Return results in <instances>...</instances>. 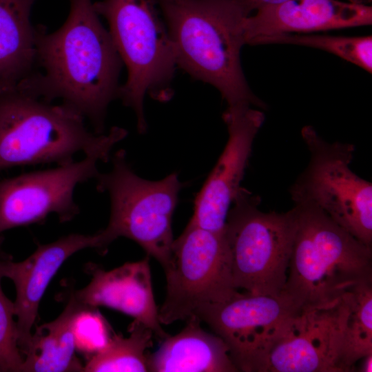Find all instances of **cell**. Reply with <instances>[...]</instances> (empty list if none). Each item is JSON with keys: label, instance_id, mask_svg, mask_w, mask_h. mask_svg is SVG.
<instances>
[{"label": "cell", "instance_id": "obj_16", "mask_svg": "<svg viewBox=\"0 0 372 372\" xmlns=\"http://www.w3.org/2000/svg\"><path fill=\"white\" fill-rule=\"evenodd\" d=\"M88 270L92 274L89 284L72 294L78 303L92 308L103 306L130 316L161 340L168 335L159 320L149 257L109 271L91 265Z\"/></svg>", "mask_w": 372, "mask_h": 372}, {"label": "cell", "instance_id": "obj_6", "mask_svg": "<svg viewBox=\"0 0 372 372\" xmlns=\"http://www.w3.org/2000/svg\"><path fill=\"white\" fill-rule=\"evenodd\" d=\"M112 169L99 173L96 189L107 192L111 213L107 227L98 231L102 253L119 237L131 239L164 268L174 241L172 221L182 188L175 172L159 180H149L135 174L124 149L111 158Z\"/></svg>", "mask_w": 372, "mask_h": 372}, {"label": "cell", "instance_id": "obj_27", "mask_svg": "<svg viewBox=\"0 0 372 372\" xmlns=\"http://www.w3.org/2000/svg\"><path fill=\"white\" fill-rule=\"evenodd\" d=\"M349 2L358 3V4H365L369 5L371 3L372 0H348Z\"/></svg>", "mask_w": 372, "mask_h": 372}, {"label": "cell", "instance_id": "obj_2", "mask_svg": "<svg viewBox=\"0 0 372 372\" xmlns=\"http://www.w3.org/2000/svg\"><path fill=\"white\" fill-rule=\"evenodd\" d=\"M172 43L177 67L214 87L228 106L265 104L242 71L243 21L236 0H156Z\"/></svg>", "mask_w": 372, "mask_h": 372}, {"label": "cell", "instance_id": "obj_1", "mask_svg": "<svg viewBox=\"0 0 372 372\" xmlns=\"http://www.w3.org/2000/svg\"><path fill=\"white\" fill-rule=\"evenodd\" d=\"M69 14L52 33L42 28L37 69L19 87L47 102L62 104L104 134L109 105L118 99L123 61L92 0H70Z\"/></svg>", "mask_w": 372, "mask_h": 372}, {"label": "cell", "instance_id": "obj_13", "mask_svg": "<svg viewBox=\"0 0 372 372\" xmlns=\"http://www.w3.org/2000/svg\"><path fill=\"white\" fill-rule=\"evenodd\" d=\"M338 302L297 313L263 358L258 372H343Z\"/></svg>", "mask_w": 372, "mask_h": 372}, {"label": "cell", "instance_id": "obj_24", "mask_svg": "<svg viewBox=\"0 0 372 372\" xmlns=\"http://www.w3.org/2000/svg\"><path fill=\"white\" fill-rule=\"evenodd\" d=\"M94 309L83 307L74 323L76 349L92 355L102 350L111 337L107 324Z\"/></svg>", "mask_w": 372, "mask_h": 372}, {"label": "cell", "instance_id": "obj_7", "mask_svg": "<svg viewBox=\"0 0 372 372\" xmlns=\"http://www.w3.org/2000/svg\"><path fill=\"white\" fill-rule=\"evenodd\" d=\"M259 204L258 196L241 187L229 209L224 234L233 282L251 294L280 296L293 245V211L264 212Z\"/></svg>", "mask_w": 372, "mask_h": 372}, {"label": "cell", "instance_id": "obj_9", "mask_svg": "<svg viewBox=\"0 0 372 372\" xmlns=\"http://www.w3.org/2000/svg\"><path fill=\"white\" fill-rule=\"evenodd\" d=\"M309 164L290 189L294 203H311L358 240L371 247L372 184L350 168L355 147L324 141L310 125L301 131Z\"/></svg>", "mask_w": 372, "mask_h": 372}, {"label": "cell", "instance_id": "obj_15", "mask_svg": "<svg viewBox=\"0 0 372 372\" xmlns=\"http://www.w3.org/2000/svg\"><path fill=\"white\" fill-rule=\"evenodd\" d=\"M372 23L369 5L338 0H286L256 10L243 21L245 44L286 33L307 34Z\"/></svg>", "mask_w": 372, "mask_h": 372}, {"label": "cell", "instance_id": "obj_19", "mask_svg": "<svg viewBox=\"0 0 372 372\" xmlns=\"http://www.w3.org/2000/svg\"><path fill=\"white\" fill-rule=\"evenodd\" d=\"M83 307L71 296L57 318L37 327L23 354L20 371H83V366L75 355L74 323Z\"/></svg>", "mask_w": 372, "mask_h": 372}, {"label": "cell", "instance_id": "obj_14", "mask_svg": "<svg viewBox=\"0 0 372 372\" xmlns=\"http://www.w3.org/2000/svg\"><path fill=\"white\" fill-rule=\"evenodd\" d=\"M86 248L101 251L99 235L72 234L44 245L21 262L0 260L3 277L10 278L17 292L14 302L18 344L23 355L32 337L40 301L52 278L63 263L76 252Z\"/></svg>", "mask_w": 372, "mask_h": 372}, {"label": "cell", "instance_id": "obj_18", "mask_svg": "<svg viewBox=\"0 0 372 372\" xmlns=\"http://www.w3.org/2000/svg\"><path fill=\"white\" fill-rule=\"evenodd\" d=\"M35 1L0 0V87L16 85L36 71L43 25L31 23Z\"/></svg>", "mask_w": 372, "mask_h": 372}, {"label": "cell", "instance_id": "obj_17", "mask_svg": "<svg viewBox=\"0 0 372 372\" xmlns=\"http://www.w3.org/2000/svg\"><path fill=\"white\" fill-rule=\"evenodd\" d=\"M200 322L191 318L181 331L162 340L160 347L147 355L148 371H238L223 340L203 329Z\"/></svg>", "mask_w": 372, "mask_h": 372}, {"label": "cell", "instance_id": "obj_23", "mask_svg": "<svg viewBox=\"0 0 372 372\" xmlns=\"http://www.w3.org/2000/svg\"><path fill=\"white\" fill-rule=\"evenodd\" d=\"M0 271V366L2 371H20L23 357L18 344L14 302L4 294Z\"/></svg>", "mask_w": 372, "mask_h": 372}, {"label": "cell", "instance_id": "obj_21", "mask_svg": "<svg viewBox=\"0 0 372 372\" xmlns=\"http://www.w3.org/2000/svg\"><path fill=\"white\" fill-rule=\"evenodd\" d=\"M130 335L125 338L113 333L107 345L92 355L83 366L85 372L148 371L145 351L152 346L153 331L134 320L129 327Z\"/></svg>", "mask_w": 372, "mask_h": 372}, {"label": "cell", "instance_id": "obj_12", "mask_svg": "<svg viewBox=\"0 0 372 372\" xmlns=\"http://www.w3.org/2000/svg\"><path fill=\"white\" fill-rule=\"evenodd\" d=\"M229 138L217 163L194 201L189 222L205 229L223 233L229 209L240 189L253 143L265 114L251 105L228 106L223 114Z\"/></svg>", "mask_w": 372, "mask_h": 372}, {"label": "cell", "instance_id": "obj_3", "mask_svg": "<svg viewBox=\"0 0 372 372\" xmlns=\"http://www.w3.org/2000/svg\"><path fill=\"white\" fill-rule=\"evenodd\" d=\"M85 118L63 104L53 105L18 85L0 87V171L16 167L74 161L82 152L106 163L127 131H89Z\"/></svg>", "mask_w": 372, "mask_h": 372}, {"label": "cell", "instance_id": "obj_20", "mask_svg": "<svg viewBox=\"0 0 372 372\" xmlns=\"http://www.w3.org/2000/svg\"><path fill=\"white\" fill-rule=\"evenodd\" d=\"M343 372L353 371L355 363L372 353V280L353 285L339 299Z\"/></svg>", "mask_w": 372, "mask_h": 372}, {"label": "cell", "instance_id": "obj_22", "mask_svg": "<svg viewBox=\"0 0 372 372\" xmlns=\"http://www.w3.org/2000/svg\"><path fill=\"white\" fill-rule=\"evenodd\" d=\"M293 44L320 49L333 54L372 72V37H343L322 34L286 33L262 37L249 45Z\"/></svg>", "mask_w": 372, "mask_h": 372}, {"label": "cell", "instance_id": "obj_26", "mask_svg": "<svg viewBox=\"0 0 372 372\" xmlns=\"http://www.w3.org/2000/svg\"><path fill=\"white\" fill-rule=\"evenodd\" d=\"M360 371L371 372L372 371V353L364 356L362 359Z\"/></svg>", "mask_w": 372, "mask_h": 372}, {"label": "cell", "instance_id": "obj_8", "mask_svg": "<svg viewBox=\"0 0 372 372\" xmlns=\"http://www.w3.org/2000/svg\"><path fill=\"white\" fill-rule=\"evenodd\" d=\"M163 269L166 296L158 309L163 324L197 318L204 307L227 302L238 293L224 232L211 231L189 222L174 240Z\"/></svg>", "mask_w": 372, "mask_h": 372}, {"label": "cell", "instance_id": "obj_10", "mask_svg": "<svg viewBox=\"0 0 372 372\" xmlns=\"http://www.w3.org/2000/svg\"><path fill=\"white\" fill-rule=\"evenodd\" d=\"M300 311L286 296L239 293L204 307L197 315L227 344L238 371L259 366L290 320Z\"/></svg>", "mask_w": 372, "mask_h": 372}, {"label": "cell", "instance_id": "obj_4", "mask_svg": "<svg viewBox=\"0 0 372 372\" xmlns=\"http://www.w3.org/2000/svg\"><path fill=\"white\" fill-rule=\"evenodd\" d=\"M294 204V236L282 294L300 311L332 307L353 285L372 280L371 247L316 205Z\"/></svg>", "mask_w": 372, "mask_h": 372}, {"label": "cell", "instance_id": "obj_5", "mask_svg": "<svg viewBox=\"0 0 372 372\" xmlns=\"http://www.w3.org/2000/svg\"><path fill=\"white\" fill-rule=\"evenodd\" d=\"M107 21L109 32L126 66L127 78L119 97L136 116L137 130H147L144 99L172 96L177 67L175 52L156 0H102L93 3Z\"/></svg>", "mask_w": 372, "mask_h": 372}, {"label": "cell", "instance_id": "obj_28", "mask_svg": "<svg viewBox=\"0 0 372 372\" xmlns=\"http://www.w3.org/2000/svg\"><path fill=\"white\" fill-rule=\"evenodd\" d=\"M0 371H2L1 369V366H0Z\"/></svg>", "mask_w": 372, "mask_h": 372}, {"label": "cell", "instance_id": "obj_11", "mask_svg": "<svg viewBox=\"0 0 372 372\" xmlns=\"http://www.w3.org/2000/svg\"><path fill=\"white\" fill-rule=\"evenodd\" d=\"M95 156H85L55 167L25 173L0 181V233L41 223L52 214L61 223L79 213L74 200L76 187L99 173Z\"/></svg>", "mask_w": 372, "mask_h": 372}, {"label": "cell", "instance_id": "obj_25", "mask_svg": "<svg viewBox=\"0 0 372 372\" xmlns=\"http://www.w3.org/2000/svg\"><path fill=\"white\" fill-rule=\"evenodd\" d=\"M245 13L249 16L251 12L270 5L282 3L286 0H236Z\"/></svg>", "mask_w": 372, "mask_h": 372}]
</instances>
